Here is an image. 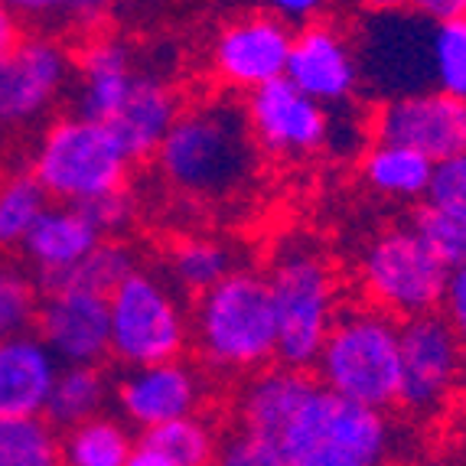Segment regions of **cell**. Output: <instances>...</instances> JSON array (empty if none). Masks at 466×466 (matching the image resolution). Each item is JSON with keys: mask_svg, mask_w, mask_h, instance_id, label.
I'll list each match as a JSON object with an SVG mask.
<instances>
[{"mask_svg": "<svg viewBox=\"0 0 466 466\" xmlns=\"http://www.w3.org/2000/svg\"><path fill=\"white\" fill-rule=\"evenodd\" d=\"M157 170L189 199H228L255 177L258 144L245 111L228 101H206L179 111L157 147Z\"/></svg>", "mask_w": 466, "mask_h": 466, "instance_id": "obj_1", "label": "cell"}, {"mask_svg": "<svg viewBox=\"0 0 466 466\" xmlns=\"http://www.w3.org/2000/svg\"><path fill=\"white\" fill-rule=\"evenodd\" d=\"M189 339L216 372L245 375L268 369L278 359V323L265 274L238 268L202 290L189 317Z\"/></svg>", "mask_w": 466, "mask_h": 466, "instance_id": "obj_2", "label": "cell"}, {"mask_svg": "<svg viewBox=\"0 0 466 466\" xmlns=\"http://www.w3.org/2000/svg\"><path fill=\"white\" fill-rule=\"evenodd\" d=\"M278 447L284 466H375L391 457V424L381 408L313 385Z\"/></svg>", "mask_w": 466, "mask_h": 466, "instance_id": "obj_3", "label": "cell"}, {"mask_svg": "<svg viewBox=\"0 0 466 466\" xmlns=\"http://www.w3.org/2000/svg\"><path fill=\"white\" fill-rule=\"evenodd\" d=\"M313 369L323 389L385 411L401 389V323L372 303L336 313Z\"/></svg>", "mask_w": 466, "mask_h": 466, "instance_id": "obj_4", "label": "cell"}, {"mask_svg": "<svg viewBox=\"0 0 466 466\" xmlns=\"http://www.w3.org/2000/svg\"><path fill=\"white\" fill-rule=\"evenodd\" d=\"M134 157L108 121L88 115L56 117L33 150V177L56 202L98 199L125 187Z\"/></svg>", "mask_w": 466, "mask_h": 466, "instance_id": "obj_5", "label": "cell"}, {"mask_svg": "<svg viewBox=\"0 0 466 466\" xmlns=\"http://www.w3.org/2000/svg\"><path fill=\"white\" fill-rule=\"evenodd\" d=\"M265 278L278 323L280 366L313 369L339 313L333 268L313 245L284 241Z\"/></svg>", "mask_w": 466, "mask_h": 466, "instance_id": "obj_6", "label": "cell"}, {"mask_svg": "<svg viewBox=\"0 0 466 466\" xmlns=\"http://www.w3.org/2000/svg\"><path fill=\"white\" fill-rule=\"evenodd\" d=\"M111 356L125 369L183 356L189 317L170 280L134 268L108 294Z\"/></svg>", "mask_w": 466, "mask_h": 466, "instance_id": "obj_7", "label": "cell"}, {"mask_svg": "<svg viewBox=\"0 0 466 466\" xmlns=\"http://www.w3.org/2000/svg\"><path fill=\"white\" fill-rule=\"evenodd\" d=\"M447 274L451 271L411 226H395L375 235L359 261V280L369 303L395 319L441 310Z\"/></svg>", "mask_w": 466, "mask_h": 466, "instance_id": "obj_8", "label": "cell"}, {"mask_svg": "<svg viewBox=\"0 0 466 466\" xmlns=\"http://www.w3.org/2000/svg\"><path fill=\"white\" fill-rule=\"evenodd\" d=\"M463 342L441 313H420L401 323V389L398 404L414 418L441 414L463 379Z\"/></svg>", "mask_w": 466, "mask_h": 466, "instance_id": "obj_9", "label": "cell"}, {"mask_svg": "<svg viewBox=\"0 0 466 466\" xmlns=\"http://www.w3.org/2000/svg\"><path fill=\"white\" fill-rule=\"evenodd\" d=\"M72 82V56L49 36L20 39L0 59V134L24 131L56 108Z\"/></svg>", "mask_w": 466, "mask_h": 466, "instance_id": "obj_10", "label": "cell"}, {"mask_svg": "<svg viewBox=\"0 0 466 466\" xmlns=\"http://www.w3.org/2000/svg\"><path fill=\"white\" fill-rule=\"evenodd\" d=\"M245 121L258 150L271 157H310L327 147L329 111L288 76L274 78L248 92Z\"/></svg>", "mask_w": 466, "mask_h": 466, "instance_id": "obj_11", "label": "cell"}, {"mask_svg": "<svg viewBox=\"0 0 466 466\" xmlns=\"http://www.w3.org/2000/svg\"><path fill=\"white\" fill-rule=\"evenodd\" d=\"M375 137L408 144L441 164L466 150V101L437 86L389 95L375 115Z\"/></svg>", "mask_w": 466, "mask_h": 466, "instance_id": "obj_12", "label": "cell"}, {"mask_svg": "<svg viewBox=\"0 0 466 466\" xmlns=\"http://www.w3.org/2000/svg\"><path fill=\"white\" fill-rule=\"evenodd\" d=\"M428 39L431 20L414 10L398 7L389 14H372L366 24V36L356 49L359 72L385 95L431 86Z\"/></svg>", "mask_w": 466, "mask_h": 466, "instance_id": "obj_13", "label": "cell"}, {"mask_svg": "<svg viewBox=\"0 0 466 466\" xmlns=\"http://www.w3.org/2000/svg\"><path fill=\"white\" fill-rule=\"evenodd\" d=\"M290 43H294L290 24L268 10L235 16L212 43V72L232 92H255L258 86L284 76Z\"/></svg>", "mask_w": 466, "mask_h": 466, "instance_id": "obj_14", "label": "cell"}, {"mask_svg": "<svg viewBox=\"0 0 466 466\" xmlns=\"http://www.w3.org/2000/svg\"><path fill=\"white\" fill-rule=\"evenodd\" d=\"M36 310V336L63 366H101L111 356L108 294L86 288L43 290Z\"/></svg>", "mask_w": 466, "mask_h": 466, "instance_id": "obj_15", "label": "cell"}, {"mask_svg": "<svg viewBox=\"0 0 466 466\" xmlns=\"http://www.w3.org/2000/svg\"><path fill=\"white\" fill-rule=\"evenodd\" d=\"M202 398L206 385L199 369L183 362V356L150 366H131L115 389L117 411L134 431L196 414L202 408Z\"/></svg>", "mask_w": 466, "mask_h": 466, "instance_id": "obj_16", "label": "cell"}, {"mask_svg": "<svg viewBox=\"0 0 466 466\" xmlns=\"http://www.w3.org/2000/svg\"><path fill=\"white\" fill-rule=\"evenodd\" d=\"M284 76L300 92L317 98L319 105H346L359 92L362 72H359L356 46L339 30L327 24H303L294 33Z\"/></svg>", "mask_w": 466, "mask_h": 466, "instance_id": "obj_17", "label": "cell"}, {"mask_svg": "<svg viewBox=\"0 0 466 466\" xmlns=\"http://www.w3.org/2000/svg\"><path fill=\"white\" fill-rule=\"evenodd\" d=\"M140 66L134 63V53L125 39L117 36H95L88 39L78 59L72 63L76 76V105L82 115L108 121L125 101L134 76Z\"/></svg>", "mask_w": 466, "mask_h": 466, "instance_id": "obj_18", "label": "cell"}, {"mask_svg": "<svg viewBox=\"0 0 466 466\" xmlns=\"http://www.w3.org/2000/svg\"><path fill=\"white\" fill-rule=\"evenodd\" d=\"M59 359L36 333L0 339V414H43Z\"/></svg>", "mask_w": 466, "mask_h": 466, "instance_id": "obj_19", "label": "cell"}, {"mask_svg": "<svg viewBox=\"0 0 466 466\" xmlns=\"http://www.w3.org/2000/svg\"><path fill=\"white\" fill-rule=\"evenodd\" d=\"M105 235L76 202H49L24 238V255L36 268V280L59 274L88 255Z\"/></svg>", "mask_w": 466, "mask_h": 466, "instance_id": "obj_20", "label": "cell"}, {"mask_svg": "<svg viewBox=\"0 0 466 466\" xmlns=\"http://www.w3.org/2000/svg\"><path fill=\"white\" fill-rule=\"evenodd\" d=\"M177 115H179V101L177 92L170 88V82L160 78L157 72L140 69L134 76L131 88H127L125 101L108 117V125L115 127L117 137L125 140L127 154L137 164V160H147V157L157 154L160 140L167 137Z\"/></svg>", "mask_w": 466, "mask_h": 466, "instance_id": "obj_21", "label": "cell"}, {"mask_svg": "<svg viewBox=\"0 0 466 466\" xmlns=\"http://www.w3.org/2000/svg\"><path fill=\"white\" fill-rule=\"evenodd\" d=\"M313 385L317 381L307 375V369L280 366V369H268V372L258 369V375L241 391V401H238L241 428L255 431V434L278 443L280 428L300 408L303 398L310 395Z\"/></svg>", "mask_w": 466, "mask_h": 466, "instance_id": "obj_22", "label": "cell"}, {"mask_svg": "<svg viewBox=\"0 0 466 466\" xmlns=\"http://www.w3.org/2000/svg\"><path fill=\"white\" fill-rule=\"evenodd\" d=\"M218 460V437L199 411L137 431L131 466H206Z\"/></svg>", "mask_w": 466, "mask_h": 466, "instance_id": "obj_23", "label": "cell"}, {"mask_svg": "<svg viewBox=\"0 0 466 466\" xmlns=\"http://www.w3.org/2000/svg\"><path fill=\"white\" fill-rule=\"evenodd\" d=\"M434 160L420 150L395 140H381L362 154V179L381 199L395 202H420L428 199L431 179H434Z\"/></svg>", "mask_w": 466, "mask_h": 466, "instance_id": "obj_24", "label": "cell"}, {"mask_svg": "<svg viewBox=\"0 0 466 466\" xmlns=\"http://www.w3.org/2000/svg\"><path fill=\"white\" fill-rule=\"evenodd\" d=\"M134 437L125 418L95 414L59 441V460L69 466H131Z\"/></svg>", "mask_w": 466, "mask_h": 466, "instance_id": "obj_25", "label": "cell"}, {"mask_svg": "<svg viewBox=\"0 0 466 466\" xmlns=\"http://www.w3.org/2000/svg\"><path fill=\"white\" fill-rule=\"evenodd\" d=\"M111 398L108 379L98 366H59L53 391L46 398V414L59 431H69L82 420L105 411Z\"/></svg>", "mask_w": 466, "mask_h": 466, "instance_id": "obj_26", "label": "cell"}, {"mask_svg": "<svg viewBox=\"0 0 466 466\" xmlns=\"http://www.w3.org/2000/svg\"><path fill=\"white\" fill-rule=\"evenodd\" d=\"M235 271V255L226 241L209 238V235H187L167 251V278L183 294L209 290L212 284Z\"/></svg>", "mask_w": 466, "mask_h": 466, "instance_id": "obj_27", "label": "cell"}, {"mask_svg": "<svg viewBox=\"0 0 466 466\" xmlns=\"http://www.w3.org/2000/svg\"><path fill=\"white\" fill-rule=\"evenodd\" d=\"M134 268H137V255H134L131 245H125V241H117V238H108V241L101 238L82 261H76V265L66 268V271L49 274V278L39 280V290L86 288V290H98V294H111Z\"/></svg>", "mask_w": 466, "mask_h": 466, "instance_id": "obj_28", "label": "cell"}, {"mask_svg": "<svg viewBox=\"0 0 466 466\" xmlns=\"http://www.w3.org/2000/svg\"><path fill=\"white\" fill-rule=\"evenodd\" d=\"M59 441L46 414H0V466H53Z\"/></svg>", "mask_w": 466, "mask_h": 466, "instance_id": "obj_29", "label": "cell"}, {"mask_svg": "<svg viewBox=\"0 0 466 466\" xmlns=\"http://www.w3.org/2000/svg\"><path fill=\"white\" fill-rule=\"evenodd\" d=\"M428 72L431 86L466 101V14L431 20Z\"/></svg>", "mask_w": 466, "mask_h": 466, "instance_id": "obj_30", "label": "cell"}, {"mask_svg": "<svg viewBox=\"0 0 466 466\" xmlns=\"http://www.w3.org/2000/svg\"><path fill=\"white\" fill-rule=\"evenodd\" d=\"M46 206L49 196L33 173H16L4 179L0 183V251L20 248Z\"/></svg>", "mask_w": 466, "mask_h": 466, "instance_id": "obj_31", "label": "cell"}, {"mask_svg": "<svg viewBox=\"0 0 466 466\" xmlns=\"http://www.w3.org/2000/svg\"><path fill=\"white\" fill-rule=\"evenodd\" d=\"M411 228L447 271L466 265V216L447 209L434 199H420V206L414 209Z\"/></svg>", "mask_w": 466, "mask_h": 466, "instance_id": "obj_32", "label": "cell"}, {"mask_svg": "<svg viewBox=\"0 0 466 466\" xmlns=\"http://www.w3.org/2000/svg\"><path fill=\"white\" fill-rule=\"evenodd\" d=\"M39 280L26 268L0 255V339L26 333L36 323Z\"/></svg>", "mask_w": 466, "mask_h": 466, "instance_id": "obj_33", "label": "cell"}, {"mask_svg": "<svg viewBox=\"0 0 466 466\" xmlns=\"http://www.w3.org/2000/svg\"><path fill=\"white\" fill-rule=\"evenodd\" d=\"M82 209L88 212V218L98 226V232L105 235V238H115V235H121L134 222L137 202L127 193V187H117V189H111V193L98 196V199L82 202Z\"/></svg>", "mask_w": 466, "mask_h": 466, "instance_id": "obj_34", "label": "cell"}, {"mask_svg": "<svg viewBox=\"0 0 466 466\" xmlns=\"http://www.w3.org/2000/svg\"><path fill=\"white\" fill-rule=\"evenodd\" d=\"M218 460L228 466H284L278 443L245 428L228 437L226 443H218Z\"/></svg>", "mask_w": 466, "mask_h": 466, "instance_id": "obj_35", "label": "cell"}, {"mask_svg": "<svg viewBox=\"0 0 466 466\" xmlns=\"http://www.w3.org/2000/svg\"><path fill=\"white\" fill-rule=\"evenodd\" d=\"M428 199L441 202L447 209L466 216V150L447 157L434 167V179H431Z\"/></svg>", "mask_w": 466, "mask_h": 466, "instance_id": "obj_36", "label": "cell"}, {"mask_svg": "<svg viewBox=\"0 0 466 466\" xmlns=\"http://www.w3.org/2000/svg\"><path fill=\"white\" fill-rule=\"evenodd\" d=\"M441 317L451 323V329L466 350V265L453 268L447 274V288H443L441 297Z\"/></svg>", "mask_w": 466, "mask_h": 466, "instance_id": "obj_37", "label": "cell"}, {"mask_svg": "<svg viewBox=\"0 0 466 466\" xmlns=\"http://www.w3.org/2000/svg\"><path fill=\"white\" fill-rule=\"evenodd\" d=\"M333 0H261V7L268 14H274L278 20L290 26H303V24H313L319 16L327 14V7Z\"/></svg>", "mask_w": 466, "mask_h": 466, "instance_id": "obj_38", "label": "cell"}, {"mask_svg": "<svg viewBox=\"0 0 466 466\" xmlns=\"http://www.w3.org/2000/svg\"><path fill=\"white\" fill-rule=\"evenodd\" d=\"M20 20H53L69 14L72 0H4Z\"/></svg>", "mask_w": 466, "mask_h": 466, "instance_id": "obj_39", "label": "cell"}, {"mask_svg": "<svg viewBox=\"0 0 466 466\" xmlns=\"http://www.w3.org/2000/svg\"><path fill=\"white\" fill-rule=\"evenodd\" d=\"M125 0H72L69 16L82 26H98L105 24Z\"/></svg>", "mask_w": 466, "mask_h": 466, "instance_id": "obj_40", "label": "cell"}, {"mask_svg": "<svg viewBox=\"0 0 466 466\" xmlns=\"http://www.w3.org/2000/svg\"><path fill=\"white\" fill-rule=\"evenodd\" d=\"M404 7L420 14L424 20H447L466 14V0H404Z\"/></svg>", "mask_w": 466, "mask_h": 466, "instance_id": "obj_41", "label": "cell"}, {"mask_svg": "<svg viewBox=\"0 0 466 466\" xmlns=\"http://www.w3.org/2000/svg\"><path fill=\"white\" fill-rule=\"evenodd\" d=\"M20 39H24L20 36V16H16L14 10L0 0V59H4V56H7Z\"/></svg>", "mask_w": 466, "mask_h": 466, "instance_id": "obj_42", "label": "cell"}, {"mask_svg": "<svg viewBox=\"0 0 466 466\" xmlns=\"http://www.w3.org/2000/svg\"><path fill=\"white\" fill-rule=\"evenodd\" d=\"M350 4L356 10H362L366 16H372V14H389V10L404 7V0H350Z\"/></svg>", "mask_w": 466, "mask_h": 466, "instance_id": "obj_43", "label": "cell"}]
</instances>
